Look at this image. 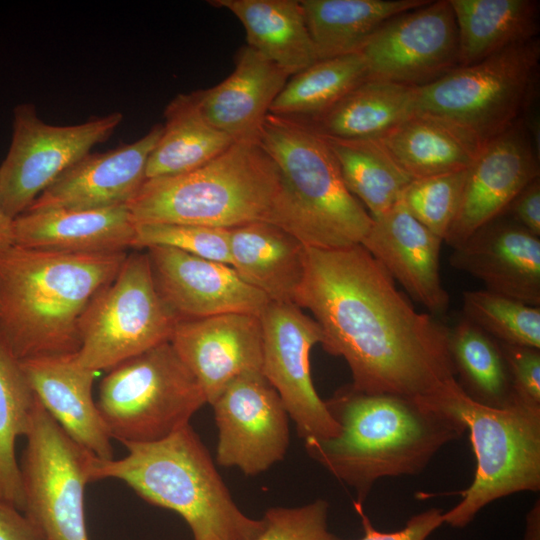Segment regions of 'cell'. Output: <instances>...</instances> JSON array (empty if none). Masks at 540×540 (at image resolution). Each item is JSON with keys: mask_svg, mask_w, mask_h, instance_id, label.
Returning <instances> with one entry per match:
<instances>
[{"mask_svg": "<svg viewBox=\"0 0 540 540\" xmlns=\"http://www.w3.org/2000/svg\"><path fill=\"white\" fill-rule=\"evenodd\" d=\"M424 402L464 425L476 458L474 478L455 492L461 500L443 512V524L464 528L495 500L539 491L540 405L514 397L504 407L486 406L472 400L457 381Z\"/></svg>", "mask_w": 540, "mask_h": 540, "instance_id": "cell-7", "label": "cell"}, {"mask_svg": "<svg viewBox=\"0 0 540 540\" xmlns=\"http://www.w3.org/2000/svg\"><path fill=\"white\" fill-rule=\"evenodd\" d=\"M170 343L211 404L238 376L262 368L258 315L225 313L179 320Z\"/></svg>", "mask_w": 540, "mask_h": 540, "instance_id": "cell-18", "label": "cell"}, {"mask_svg": "<svg viewBox=\"0 0 540 540\" xmlns=\"http://www.w3.org/2000/svg\"><path fill=\"white\" fill-rule=\"evenodd\" d=\"M451 265L486 290L540 307V237L502 216L455 248Z\"/></svg>", "mask_w": 540, "mask_h": 540, "instance_id": "cell-21", "label": "cell"}, {"mask_svg": "<svg viewBox=\"0 0 540 540\" xmlns=\"http://www.w3.org/2000/svg\"><path fill=\"white\" fill-rule=\"evenodd\" d=\"M523 540H540V504H534L526 516V529Z\"/></svg>", "mask_w": 540, "mask_h": 540, "instance_id": "cell-45", "label": "cell"}, {"mask_svg": "<svg viewBox=\"0 0 540 540\" xmlns=\"http://www.w3.org/2000/svg\"><path fill=\"white\" fill-rule=\"evenodd\" d=\"M36 397L61 428L99 459H113L111 437L93 400L96 372L83 368L74 354L20 361Z\"/></svg>", "mask_w": 540, "mask_h": 540, "instance_id": "cell-23", "label": "cell"}, {"mask_svg": "<svg viewBox=\"0 0 540 540\" xmlns=\"http://www.w3.org/2000/svg\"><path fill=\"white\" fill-rule=\"evenodd\" d=\"M14 244V219L6 213L0 199V253Z\"/></svg>", "mask_w": 540, "mask_h": 540, "instance_id": "cell-44", "label": "cell"}, {"mask_svg": "<svg viewBox=\"0 0 540 540\" xmlns=\"http://www.w3.org/2000/svg\"><path fill=\"white\" fill-rule=\"evenodd\" d=\"M121 459L93 457L90 481L117 479L148 503L179 514L194 540H254L265 520L245 515L190 424L149 443H124Z\"/></svg>", "mask_w": 540, "mask_h": 540, "instance_id": "cell-5", "label": "cell"}, {"mask_svg": "<svg viewBox=\"0 0 540 540\" xmlns=\"http://www.w3.org/2000/svg\"><path fill=\"white\" fill-rule=\"evenodd\" d=\"M178 321L157 290L147 253L127 254L115 278L86 306L74 358L96 373L109 371L170 341Z\"/></svg>", "mask_w": 540, "mask_h": 540, "instance_id": "cell-10", "label": "cell"}, {"mask_svg": "<svg viewBox=\"0 0 540 540\" xmlns=\"http://www.w3.org/2000/svg\"><path fill=\"white\" fill-rule=\"evenodd\" d=\"M162 130L163 124H156L133 143L103 153H88L63 172L27 210L127 206L146 180L147 161Z\"/></svg>", "mask_w": 540, "mask_h": 540, "instance_id": "cell-19", "label": "cell"}, {"mask_svg": "<svg viewBox=\"0 0 540 540\" xmlns=\"http://www.w3.org/2000/svg\"><path fill=\"white\" fill-rule=\"evenodd\" d=\"M0 540H42L23 513L0 499Z\"/></svg>", "mask_w": 540, "mask_h": 540, "instance_id": "cell-43", "label": "cell"}, {"mask_svg": "<svg viewBox=\"0 0 540 540\" xmlns=\"http://www.w3.org/2000/svg\"><path fill=\"white\" fill-rule=\"evenodd\" d=\"M295 305L311 312L320 344L346 361L358 391L424 401L457 381L449 328L417 311L362 244L306 246Z\"/></svg>", "mask_w": 540, "mask_h": 540, "instance_id": "cell-1", "label": "cell"}, {"mask_svg": "<svg viewBox=\"0 0 540 540\" xmlns=\"http://www.w3.org/2000/svg\"><path fill=\"white\" fill-rule=\"evenodd\" d=\"M368 79L426 86L458 67V30L449 0L394 16L361 46Z\"/></svg>", "mask_w": 540, "mask_h": 540, "instance_id": "cell-14", "label": "cell"}, {"mask_svg": "<svg viewBox=\"0 0 540 540\" xmlns=\"http://www.w3.org/2000/svg\"><path fill=\"white\" fill-rule=\"evenodd\" d=\"M275 63L242 46L232 73L219 84L192 93L203 118L236 141H257L270 107L289 79Z\"/></svg>", "mask_w": 540, "mask_h": 540, "instance_id": "cell-22", "label": "cell"}, {"mask_svg": "<svg viewBox=\"0 0 540 540\" xmlns=\"http://www.w3.org/2000/svg\"><path fill=\"white\" fill-rule=\"evenodd\" d=\"M348 191L376 218L399 202L413 180L378 139H338L324 136Z\"/></svg>", "mask_w": 540, "mask_h": 540, "instance_id": "cell-32", "label": "cell"}, {"mask_svg": "<svg viewBox=\"0 0 540 540\" xmlns=\"http://www.w3.org/2000/svg\"><path fill=\"white\" fill-rule=\"evenodd\" d=\"M513 396L540 405V349L500 343Z\"/></svg>", "mask_w": 540, "mask_h": 540, "instance_id": "cell-40", "label": "cell"}, {"mask_svg": "<svg viewBox=\"0 0 540 540\" xmlns=\"http://www.w3.org/2000/svg\"><path fill=\"white\" fill-rule=\"evenodd\" d=\"M262 327L261 372L280 396L298 435L324 440L340 428L311 376L310 353L322 341L317 322L293 303L271 302L259 315Z\"/></svg>", "mask_w": 540, "mask_h": 540, "instance_id": "cell-13", "label": "cell"}, {"mask_svg": "<svg viewBox=\"0 0 540 540\" xmlns=\"http://www.w3.org/2000/svg\"><path fill=\"white\" fill-rule=\"evenodd\" d=\"M464 318L504 344L540 349V307L486 289L462 294Z\"/></svg>", "mask_w": 540, "mask_h": 540, "instance_id": "cell-36", "label": "cell"}, {"mask_svg": "<svg viewBox=\"0 0 540 540\" xmlns=\"http://www.w3.org/2000/svg\"><path fill=\"white\" fill-rule=\"evenodd\" d=\"M366 80L367 68L359 53L317 60L289 77L269 113L302 120L314 118Z\"/></svg>", "mask_w": 540, "mask_h": 540, "instance_id": "cell-34", "label": "cell"}, {"mask_svg": "<svg viewBox=\"0 0 540 540\" xmlns=\"http://www.w3.org/2000/svg\"><path fill=\"white\" fill-rule=\"evenodd\" d=\"M442 242L399 200L387 212L372 218L361 244L414 300L431 313L441 314L450 302L440 275Z\"/></svg>", "mask_w": 540, "mask_h": 540, "instance_id": "cell-20", "label": "cell"}, {"mask_svg": "<svg viewBox=\"0 0 540 540\" xmlns=\"http://www.w3.org/2000/svg\"><path fill=\"white\" fill-rule=\"evenodd\" d=\"M206 403L170 341L110 369L96 400L110 437L122 444L162 440L190 424Z\"/></svg>", "mask_w": 540, "mask_h": 540, "instance_id": "cell-8", "label": "cell"}, {"mask_svg": "<svg viewBox=\"0 0 540 540\" xmlns=\"http://www.w3.org/2000/svg\"><path fill=\"white\" fill-rule=\"evenodd\" d=\"M524 118L487 142L468 169L456 216L444 238L453 249L503 216L517 194L539 178V154Z\"/></svg>", "mask_w": 540, "mask_h": 540, "instance_id": "cell-16", "label": "cell"}, {"mask_svg": "<svg viewBox=\"0 0 540 540\" xmlns=\"http://www.w3.org/2000/svg\"><path fill=\"white\" fill-rule=\"evenodd\" d=\"M378 140L412 179L468 169L485 146L459 125L423 112H416Z\"/></svg>", "mask_w": 540, "mask_h": 540, "instance_id": "cell-26", "label": "cell"}, {"mask_svg": "<svg viewBox=\"0 0 540 540\" xmlns=\"http://www.w3.org/2000/svg\"><path fill=\"white\" fill-rule=\"evenodd\" d=\"M20 467L21 512L42 540H89L84 508L94 455L37 398Z\"/></svg>", "mask_w": 540, "mask_h": 540, "instance_id": "cell-11", "label": "cell"}, {"mask_svg": "<svg viewBox=\"0 0 540 540\" xmlns=\"http://www.w3.org/2000/svg\"><path fill=\"white\" fill-rule=\"evenodd\" d=\"M229 236V229L218 227L175 223L136 224L133 248L171 247L230 265Z\"/></svg>", "mask_w": 540, "mask_h": 540, "instance_id": "cell-38", "label": "cell"}, {"mask_svg": "<svg viewBox=\"0 0 540 540\" xmlns=\"http://www.w3.org/2000/svg\"><path fill=\"white\" fill-rule=\"evenodd\" d=\"M123 120L112 112L75 125H51L31 103L13 109L12 137L0 164V199L13 219L24 213L63 172L105 142Z\"/></svg>", "mask_w": 540, "mask_h": 540, "instance_id": "cell-12", "label": "cell"}, {"mask_svg": "<svg viewBox=\"0 0 540 540\" xmlns=\"http://www.w3.org/2000/svg\"><path fill=\"white\" fill-rule=\"evenodd\" d=\"M146 253L157 290L179 320L225 313L259 316L269 303L228 264L164 246Z\"/></svg>", "mask_w": 540, "mask_h": 540, "instance_id": "cell-17", "label": "cell"}, {"mask_svg": "<svg viewBox=\"0 0 540 540\" xmlns=\"http://www.w3.org/2000/svg\"><path fill=\"white\" fill-rule=\"evenodd\" d=\"M338 423L337 436L304 441L308 455L352 487L363 504L374 484L386 477L416 475L464 425L427 403L392 394H369L351 385L325 400Z\"/></svg>", "mask_w": 540, "mask_h": 540, "instance_id": "cell-2", "label": "cell"}, {"mask_svg": "<svg viewBox=\"0 0 540 540\" xmlns=\"http://www.w3.org/2000/svg\"><path fill=\"white\" fill-rule=\"evenodd\" d=\"M234 14L249 47L292 76L318 60L300 0H212Z\"/></svg>", "mask_w": 540, "mask_h": 540, "instance_id": "cell-27", "label": "cell"}, {"mask_svg": "<svg viewBox=\"0 0 540 540\" xmlns=\"http://www.w3.org/2000/svg\"><path fill=\"white\" fill-rule=\"evenodd\" d=\"M257 141L282 175L296 238L320 249L362 243L372 218L346 188L323 135L304 120L268 113Z\"/></svg>", "mask_w": 540, "mask_h": 540, "instance_id": "cell-6", "label": "cell"}, {"mask_svg": "<svg viewBox=\"0 0 540 540\" xmlns=\"http://www.w3.org/2000/svg\"><path fill=\"white\" fill-rule=\"evenodd\" d=\"M354 508L360 516L364 530V535L359 540H427L436 529L443 525V510L430 508L412 516L400 530L382 532L373 527L361 503L354 502Z\"/></svg>", "mask_w": 540, "mask_h": 540, "instance_id": "cell-41", "label": "cell"}, {"mask_svg": "<svg viewBox=\"0 0 540 540\" xmlns=\"http://www.w3.org/2000/svg\"><path fill=\"white\" fill-rule=\"evenodd\" d=\"M458 30V67L537 38L536 0H449Z\"/></svg>", "mask_w": 540, "mask_h": 540, "instance_id": "cell-28", "label": "cell"}, {"mask_svg": "<svg viewBox=\"0 0 540 540\" xmlns=\"http://www.w3.org/2000/svg\"><path fill=\"white\" fill-rule=\"evenodd\" d=\"M210 405L218 429L219 465L254 476L284 459L290 417L262 372L238 376Z\"/></svg>", "mask_w": 540, "mask_h": 540, "instance_id": "cell-15", "label": "cell"}, {"mask_svg": "<svg viewBox=\"0 0 540 540\" xmlns=\"http://www.w3.org/2000/svg\"><path fill=\"white\" fill-rule=\"evenodd\" d=\"M127 256L13 245L0 253V339L19 361L74 354L79 321Z\"/></svg>", "mask_w": 540, "mask_h": 540, "instance_id": "cell-3", "label": "cell"}, {"mask_svg": "<svg viewBox=\"0 0 540 540\" xmlns=\"http://www.w3.org/2000/svg\"><path fill=\"white\" fill-rule=\"evenodd\" d=\"M329 503L316 499L299 507L269 508L254 540H341L328 527Z\"/></svg>", "mask_w": 540, "mask_h": 540, "instance_id": "cell-39", "label": "cell"}, {"mask_svg": "<svg viewBox=\"0 0 540 540\" xmlns=\"http://www.w3.org/2000/svg\"><path fill=\"white\" fill-rule=\"evenodd\" d=\"M416 100L417 87L368 79L304 121L326 137L378 139L417 112Z\"/></svg>", "mask_w": 540, "mask_h": 540, "instance_id": "cell-29", "label": "cell"}, {"mask_svg": "<svg viewBox=\"0 0 540 540\" xmlns=\"http://www.w3.org/2000/svg\"><path fill=\"white\" fill-rule=\"evenodd\" d=\"M127 206L136 224L231 229L268 222L290 233L293 225L282 175L258 141H236L190 172L147 179Z\"/></svg>", "mask_w": 540, "mask_h": 540, "instance_id": "cell-4", "label": "cell"}, {"mask_svg": "<svg viewBox=\"0 0 540 540\" xmlns=\"http://www.w3.org/2000/svg\"><path fill=\"white\" fill-rule=\"evenodd\" d=\"M449 352L462 390L474 401L504 407L514 399L498 341L466 318L449 328Z\"/></svg>", "mask_w": 540, "mask_h": 540, "instance_id": "cell-33", "label": "cell"}, {"mask_svg": "<svg viewBox=\"0 0 540 540\" xmlns=\"http://www.w3.org/2000/svg\"><path fill=\"white\" fill-rule=\"evenodd\" d=\"M539 67L537 37L417 87V112L443 117L486 144L524 118L536 97Z\"/></svg>", "mask_w": 540, "mask_h": 540, "instance_id": "cell-9", "label": "cell"}, {"mask_svg": "<svg viewBox=\"0 0 540 540\" xmlns=\"http://www.w3.org/2000/svg\"><path fill=\"white\" fill-rule=\"evenodd\" d=\"M136 223L128 206L27 210L14 219L17 246L67 253H117L133 248Z\"/></svg>", "mask_w": 540, "mask_h": 540, "instance_id": "cell-24", "label": "cell"}, {"mask_svg": "<svg viewBox=\"0 0 540 540\" xmlns=\"http://www.w3.org/2000/svg\"><path fill=\"white\" fill-rule=\"evenodd\" d=\"M468 169L413 179L401 195L409 213L443 241L456 216Z\"/></svg>", "mask_w": 540, "mask_h": 540, "instance_id": "cell-37", "label": "cell"}, {"mask_svg": "<svg viewBox=\"0 0 540 540\" xmlns=\"http://www.w3.org/2000/svg\"><path fill=\"white\" fill-rule=\"evenodd\" d=\"M506 212L512 220L540 237V178L527 184L512 200Z\"/></svg>", "mask_w": 540, "mask_h": 540, "instance_id": "cell-42", "label": "cell"}, {"mask_svg": "<svg viewBox=\"0 0 540 540\" xmlns=\"http://www.w3.org/2000/svg\"><path fill=\"white\" fill-rule=\"evenodd\" d=\"M164 116L161 136L147 161L146 180L195 170L235 142L203 118L192 93L178 94Z\"/></svg>", "mask_w": 540, "mask_h": 540, "instance_id": "cell-31", "label": "cell"}, {"mask_svg": "<svg viewBox=\"0 0 540 540\" xmlns=\"http://www.w3.org/2000/svg\"><path fill=\"white\" fill-rule=\"evenodd\" d=\"M230 266L271 302L293 303L305 270L306 246L268 222L229 229Z\"/></svg>", "mask_w": 540, "mask_h": 540, "instance_id": "cell-25", "label": "cell"}, {"mask_svg": "<svg viewBox=\"0 0 540 540\" xmlns=\"http://www.w3.org/2000/svg\"><path fill=\"white\" fill-rule=\"evenodd\" d=\"M431 0H300L318 60L358 53L387 20Z\"/></svg>", "mask_w": 540, "mask_h": 540, "instance_id": "cell-30", "label": "cell"}, {"mask_svg": "<svg viewBox=\"0 0 540 540\" xmlns=\"http://www.w3.org/2000/svg\"><path fill=\"white\" fill-rule=\"evenodd\" d=\"M36 402L20 361L0 339V499L20 511L23 497L15 443L27 435Z\"/></svg>", "mask_w": 540, "mask_h": 540, "instance_id": "cell-35", "label": "cell"}]
</instances>
